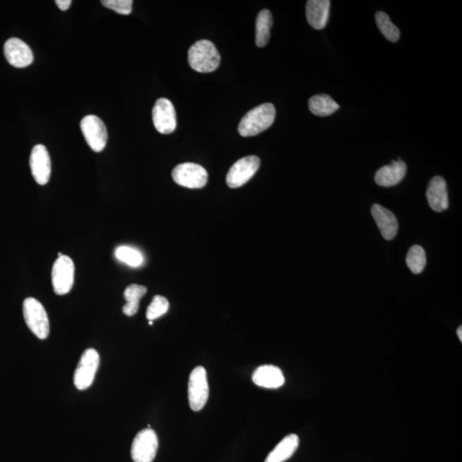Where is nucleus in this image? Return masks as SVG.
<instances>
[{
  "label": "nucleus",
  "instance_id": "nucleus-1",
  "mask_svg": "<svg viewBox=\"0 0 462 462\" xmlns=\"http://www.w3.org/2000/svg\"><path fill=\"white\" fill-rule=\"evenodd\" d=\"M276 118L275 107L266 103L256 107L245 115L238 126L239 134L250 138L262 133L272 126Z\"/></svg>",
  "mask_w": 462,
  "mask_h": 462
},
{
  "label": "nucleus",
  "instance_id": "nucleus-2",
  "mask_svg": "<svg viewBox=\"0 0 462 462\" xmlns=\"http://www.w3.org/2000/svg\"><path fill=\"white\" fill-rule=\"evenodd\" d=\"M220 59L214 44L208 39H200L188 50V63L200 73H209L218 69Z\"/></svg>",
  "mask_w": 462,
  "mask_h": 462
},
{
  "label": "nucleus",
  "instance_id": "nucleus-3",
  "mask_svg": "<svg viewBox=\"0 0 462 462\" xmlns=\"http://www.w3.org/2000/svg\"><path fill=\"white\" fill-rule=\"evenodd\" d=\"M23 317L28 327L38 337L46 339L50 332L49 319L45 308L38 300L29 297L23 301Z\"/></svg>",
  "mask_w": 462,
  "mask_h": 462
},
{
  "label": "nucleus",
  "instance_id": "nucleus-4",
  "mask_svg": "<svg viewBox=\"0 0 462 462\" xmlns=\"http://www.w3.org/2000/svg\"><path fill=\"white\" fill-rule=\"evenodd\" d=\"M74 276L73 260L66 255L59 257L51 271V283L55 294L59 296L68 294L73 287Z\"/></svg>",
  "mask_w": 462,
  "mask_h": 462
},
{
  "label": "nucleus",
  "instance_id": "nucleus-5",
  "mask_svg": "<svg viewBox=\"0 0 462 462\" xmlns=\"http://www.w3.org/2000/svg\"><path fill=\"white\" fill-rule=\"evenodd\" d=\"M209 385L206 369L197 367L190 373L188 380V401L193 411H200L207 404Z\"/></svg>",
  "mask_w": 462,
  "mask_h": 462
},
{
  "label": "nucleus",
  "instance_id": "nucleus-6",
  "mask_svg": "<svg viewBox=\"0 0 462 462\" xmlns=\"http://www.w3.org/2000/svg\"><path fill=\"white\" fill-rule=\"evenodd\" d=\"M172 178L176 184L188 188H202L206 186L208 174L206 169L195 163L178 164L172 171Z\"/></svg>",
  "mask_w": 462,
  "mask_h": 462
},
{
  "label": "nucleus",
  "instance_id": "nucleus-7",
  "mask_svg": "<svg viewBox=\"0 0 462 462\" xmlns=\"http://www.w3.org/2000/svg\"><path fill=\"white\" fill-rule=\"evenodd\" d=\"M99 365V355L94 348L84 351L74 375L75 387L83 391L90 388Z\"/></svg>",
  "mask_w": 462,
  "mask_h": 462
},
{
  "label": "nucleus",
  "instance_id": "nucleus-8",
  "mask_svg": "<svg viewBox=\"0 0 462 462\" xmlns=\"http://www.w3.org/2000/svg\"><path fill=\"white\" fill-rule=\"evenodd\" d=\"M158 447L159 439L154 430L144 429L135 436L132 444V459L135 462H152Z\"/></svg>",
  "mask_w": 462,
  "mask_h": 462
},
{
  "label": "nucleus",
  "instance_id": "nucleus-9",
  "mask_svg": "<svg viewBox=\"0 0 462 462\" xmlns=\"http://www.w3.org/2000/svg\"><path fill=\"white\" fill-rule=\"evenodd\" d=\"M81 130L92 151L100 152L104 150L107 146L108 134L102 119L95 115L86 116L81 121Z\"/></svg>",
  "mask_w": 462,
  "mask_h": 462
},
{
  "label": "nucleus",
  "instance_id": "nucleus-10",
  "mask_svg": "<svg viewBox=\"0 0 462 462\" xmlns=\"http://www.w3.org/2000/svg\"><path fill=\"white\" fill-rule=\"evenodd\" d=\"M260 166L259 157L250 155L237 160L233 164L226 176L229 187L236 188L242 187L255 176Z\"/></svg>",
  "mask_w": 462,
  "mask_h": 462
},
{
  "label": "nucleus",
  "instance_id": "nucleus-11",
  "mask_svg": "<svg viewBox=\"0 0 462 462\" xmlns=\"http://www.w3.org/2000/svg\"><path fill=\"white\" fill-rule=\"evenodd\" d=\"M152 122L157 131L168 135L176 128V114L174 104L166 98L157 100L152 109Z\"/></svg>",
  "mask_w": 462,
  "mask_h": 462
},
{
  "label": "nucleus",
  "instance_id": "nucleus-12",
  "mask_svg": "<svg viewBox=\"0 0 462 462\" xmlns=\"http://www.w3.org/2000/svg\"><path fill=\"white\" fill-rule=\"evenodd\" d=\"M30 164L35 182L46 185L49 182L51 166L49 152L43 145H36L31 152Z\"/></svg>",
  "mask_w": 462,
  "mask_h": 462
},
{
  "label": "nucleus",
  "instance_id": "nucleus-13",
  "mask_svg": "<svg viewBox=\"0 0 462 462\" xmlns=\"http://www.w3.org/2000/svg\"><path fill=\"white\" fill-rule=\"evenodd\" d=\"M8 63L16 68H24L30 66L34 61L33 51L27 44L18 38H11L4 46Z\"/></svg>",
  "mask_w": 462,
  "mask_h": 462
},
{
  "label": "nucleus",
  "instance_id": "nucleus-14",
  "mask_svg": "<svg viewBox=\"0 0 462 462\" xmlns=\"http://www.w3.org/2000/svg\"><path fill=\"white\" fill-rule=\"evenodd\" d=\"M372 215L384 238L387 241L395 238L399 231V222L393 212L375 204L372 207Z\"/></svg>",
  "mask_w": 462,
  "mask_h": 462
},
{
  "label": "nucleus",
  "instance_id": "nucleus-15",
  "mask_svg": "<svg viewBox=\"0 0 462 462\" xmlns=\"http://www.w3.org/2000/svg\"><path fill=\"white\" fill-rule=\"evenodd\" d=\"M427 197L429 206L433 211L440 212L449 207L447 184L442 176H434L430 181Z\"/></svg>",
  "mask_w": 462,
  "mask_h": 462
},
{
  "label": "nucleus",
  "instance_id": "nucleus-16",
  "mask_svg": "<svg viewBox=\"0 0 462 462\" xmlns=\"http://www.w3.org/2000/svg\"><path fill=\"white\" fill-rule=\"evenodd\" d=\"M253 381L260 387L277 389L284 384L283 372L272 365H265L257 368L252 377Z\"/></svg>",
  "mask_w": 462,
  "mask_h": 462
},
{
  "label": "nucleus",
  "instance_id": "nucleus-17",
  "mask_svg": "<svg viewBox=\"0 0 462 462\" xmlns=\"http://www.w3.org/2000/svg\"><path fill=\"white\" fill-rule=\"evenodd\" d=\"M407 174V166L401 160L393 162L376 172L375 183L381 187H392L399 184Z\"/></svg>",
  "mask_w": 462,
  "mask_h": 462
},
{
  "label": "nucleus",
  "instance_id": "nucleus-18",
  "mask_svg": "<svg viewBox=\"0 0 462 462\" xmlns=\"http://www.w3.org/2000/svg\"><path fill=\"white\" fill-rule=\"evenodd\" d=\"M331 1L329 0H309L306 6L307 20L310 26L317 30L327 26Z\"/></svg>",
  "mask_w": 462,
  "mask_h": 462
},
{
  "label": "nucleus",
  "instance_id": "nucleus-19",
  "mask_svg": "<svg viewBox=\"0 0 462 462\" xmlns=\"http://www.w3.org/2000/svg\"><path fill=\"white\" fill-rule=\"evenodd\" d=\"M299 444V437L296 434L285 437L269 454L265 462H284L288 460L298 449Z\"/></svg>",
  "mask_w": 462,
  "mask_h": 462
},
{
  "label": "nucleus",
  "instance_id": "nucleus-20",
  "mask_svg": "<svg viewBox=\"0 0 462 462\" xmlns=\"http://www.w3.org/2000/svg\"><path fill=\"white\" fill-rule=\"evenodd\" d=\"M272 24L273 18L271 11L267 9L261 11L256 19L255 42L257 47H264L267 45L269 39H270Z\"/></svg>",
  "mask_w": 462,
  "mask_h": 462
},
{
  "label": "nucleus",
  "instance_id": "nucleus-21",
  "mask_svg": "<svg viewBox=\"0 0 462 462\" xmlns=\"http://www.w3.org/2000/svg\"><path fill=\"white\" fill-rule=\"evenodd\" d=\"M308 107L313 115L319 116L332 115L339 110L340 107L339 104L331 96L323 94L312 96L309 99Z\"/></svg>",
  "mask_w": 462,
  "mask_h": 462
},
{
  "label": "nucleus",
  "instance_id": "nucleus-22",
  "mask_svg": "<svg viewBox=\"0 0 462 462\" xmlns=\"http://www.w3.org/2000/svg\"><path fill=\"white\" fill-rule=\"evenodd\" d=\"M147 289L143 285L131 284L124 291L127 303L123 308L124 315L134 316L138 312L140 300L146 295Z\"/></svg>",
  "mask_w": 462,
  "mask_h": 462
},
{
  "label": "nucleus",
  "instance_id": "nucleus-23",
  "mask_svg": "<svg viewBox=\"0 0 462 462\" xmlns=\"http://www.w3.org/2000/svg\"><path fill=\"white\" fill-rule=\"evenodd\" d=\"M376 23L382 35L388 41L395 43L399 41L400 30L395 24L391 21L389 16L384 11H379L376 13Z\"/></svg>",
  "mask_w": 462,
  "mask_h": 462
},
{
  "label": "nucleus",
  "instance_id": "nucleus-24",
  "mask_svg": "<svg viewBox=\"0 0 462 462\" xmlns=\"http://www.w3.org/2000/svg\"><path fill=\"white\" fill-rule=\"evenodd\" d=\"M409 270L415 274H420L424 271L427 265V255L424 248L419 245H415L409 249L407 258H406Z\"/></svg>",
  "mask_w": 462,
  "mask_h": 462
},
{
  "label": "nucleus",
  "instance_id": "nucleus-25",
  "mask_svg": "<svg viewBox=\"0 0 462 462\" xmlns=\"http://www.w3.org/2000/svg\"><path fill=\"white\" fill-rule=\"evenodd\" d=\"M116 258L132 267H140L143 263V256L138 250L127 246L116 248Z\"/></svg>",
  "mask_w": 462,
  "mask_h": 462
},
{
  "label": "nucleus",
  "instance_id": "nucleus-26",
  "mask_svg": "<svg viewBox=\"0 0 462 462\" xmlns=\"http://www.w3.org/2000/svg\"><path fill=\"white\" fill-rule=\"evenodd\" d=\"M170 304L166 297L162 296H156L152 299L151 304L147 308V319L150 321L160 318L169 310Z\"/></svg>",
  "mask_w": 462,
  "mask_h": 462
},
{
  "label": "nucleus",
  "instance_id": "nucleus-27",
  "mask_svg": "<svg viewBox=\"0 0 462 462\" xmlns=\"http://www.w3.org/2000/svg\"><path fill=\"white\" fill-rule=\"evenodd\" d=\"M102 5L116 12V13L127 16L132 12V0H102Z\"/></svg>",
  "mask_w": 462,
  "mask_h": 462
},
{
  "label": "nucleus",
  "instance_id": "nucleus-28",
  "mask_svg": "<svg viewBox=\"0 0 462 462\" xmlns=\"http://www.w3.org/2000/svg\"><path fill=\"white\" fill-rule=\"evenodd\" d=\"M56 5L61 11H67L71 6V0H56Z\"/></svg>",
  "mask_w": 462,
  "mask_h": 462
},
{
  "label": "nucleus",
  "instance_id": "nucleus-29",
  "mask_svg": "<svg viewBox=\"0 0 462 462\" xmlns=\"http://www.w3.org/2000/svg\"><path fill=\"white\" fill-rule=\"evenodd\" d=\"M457 336L459 337V339L461 341H462V327H460L459 328L457 329Z\"/></svg>",
  "mask_w": 462,
  "mask_h": 462
},
{
  "label": "nucleus",
  "instance_id": "nucleus-30",
  "mask_svg": "<svg viewBox=\"0 0 462 462\" xmlns=\"http://www.w3.org/2000/svg\"><path fill=\"white\" fill-rule=\"evenodd\" d=\"M152 324H154L152 323V321H150V324L152 325Z\"/></svg>",
  "mask_w": 462,
  "mask_h": 462
}]
</instances>
